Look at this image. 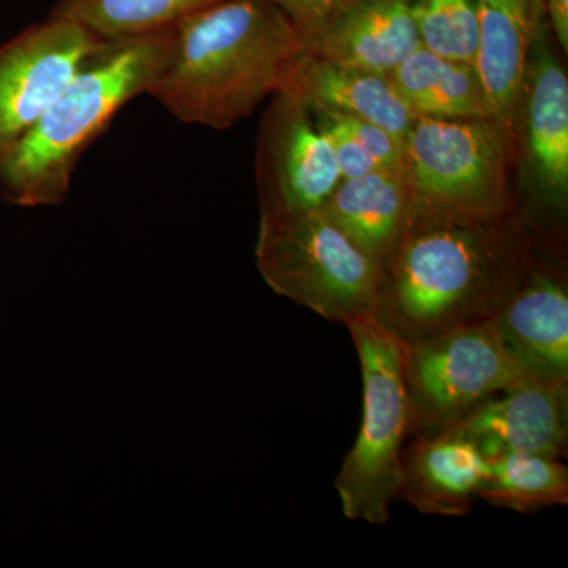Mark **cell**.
I'll return each instance as SVG.
<instances>
[{
    "label": "cell",
    "mask_w": 568,
    "mask_h": 568,
    "mask_svg": "<svg viewBox=\"0 0 568 568\" xmlns=\"http://www.w3.org/2000/svg\"><path fill=\"white\" fill-rule=\"evenodd\" d=\"M338 115L339 121L349 130L355 140L364 145L365 151L375 159L379 168L405 170V142L373 123L357 121V119L346 118V115Z\"/></svg>",
    "instance_id": "cell-23"
},
{
    "label": "cell",
    "mask_w": 568,
    "mask_h": 568,
    "mask_svg": "<svg viewBox=\"0 0 568 568\" xmlns=\"http://www.w3.org/2000/svg\"><path fill=\"white\" fill-rule=\"evenodd\" d=\"M216 2L222 0H61L52 14L80 22L110 41L168 31Z\"/></svg>",
    "instance_id": "cell-20"
},
{
    "label": "cell",
    "mask_w": 568,
    "mask_h": 568,
    "mask_svg": "<svg viewBox=\"0 0 568 568\" xmlns=\"http://www.w3.org/2000/svg\"><path fill=\"white\" fill-rule=\"evenodd\" d=\"M256 265L276 294L325 320L375 313L383 265L324 211L261 213Z\"/></svg>",
    "instance_id": "cell-5"
},
{
    "label": "cell",
    "mask_w": 568,
    "mask_h": 568,
    "mask_svg": "<svg viewBox=\"0 0 568 568\" xmlns=\"http://www.w3.org/2000/svg\"><path fill=\"white\" fill-rule=\"evenodd\" d=\"M171 40L173 29L104 40L31 129L0 155V200L20 207L62 204L82 153L126 103L149 92Z\"/></svg>",
    "instance_id": "cell-3"
},
{
    "label": "cell",
    "mask_w": 568,
    "mask_h": 568,
    "mask_svg": "<svg viewBox=\"0 0 568 568\" xmlns=\"http://www.w3.org/2000/svg\"><path fill=\"white\" fill-rule=\"evenodd\" d=\"M346 325L362 366L364 417L335 488L346 518L381 526L398 497L405 440L414 425L405 343L373 316Z\"/></svg>",
    "instance_id": "cell-6"
},
{
    "label": "cell",
    "mask_w": 568,
    "mask_h": 568,
    "mask_svg": "<svg viewBox=\"0 0 568 568\" xmlns=\"http://www.w3.org/2000/svg\"><path fill=\"white\" fill-rule=\"evenodd\" d=\"M405 377L414 425L443 432L518 381L488 320L457 325L405 345Z\"/></svg>",
    "instance_id": "cell-7"
},
{
    "label": "cell",
    "mask_w": 568,
    "mask_h": 568,
    "mask_svg": "<svg viewBox=\"0 0 568 568\" xmlns=\"http://www.w3.org/2000/svg\"><path fill=\"white\" fill-rule=\"evenodd\" d=\"M268 100L256 145L261 213L323 211L342 182L331 142L298 93Z\"/></svg>",
    "instance_id": "cell-8"
},
{
    "label": "cell",
    "mask_w": 568,
    "mask_h": 568,
    "mask_svg": "<svg viewBox=\"0 0 568 568\" xmlns=\"http://www.w3.org/2000/svg\"><path fill=\"white\" fill-rule=\"evenodd\" d=\"M323 211L383 265L413 216V192L406 171L377 168L361 178L342 179Z\"/></svg>",
    "instance_id": "cell-17"
},
{
    "label": "cell",
    "mask_w": 568,
    "mask_h": 568,
    "mask_svg": "<svg viewBox=\"0 0 568 568\" xmlns=\"http://www.w3.org/2000/svg\"><path fill=\"white\" fill-rule=\"evenodd\" d=\"M547 21L544 0H478L477 73L493 119L515 142L526 67Z\"/></svg>",
    "instance_id": "cell-13"
},
{
    "label": "cell",
    "mask_w": 568,
    "mask_h": 568,
    "mask_svg": "<svg viewBox=\"0 0 568 568\" xmlns=\"http://www.w3.org/2000/svg\"><path fill=\"white\" fill-rule=\"evenodd\" d=\"M545 13L560 51L568 52V0H544Z\"/></svg>",
    "instance_id": "cell-25"
},
{
    "label": "cell",
    "mask_w": 568,
    "mask_h": 568,
    "mask_svg": "<svg viewBox=\"0 0 568 568\" xmlns=\"http://www.w3.org/2000/svg\"><path fill=\"white\" fill-rule=\"evenodd\" d=\"M268 2L275 3L290 17L304 40L358 0H268Z\"/></svg>",
    "instance_id": "cell-24"
},
{
    "label": "cell",
    "mask_w": 568,
    "mask_h": 568,
    "mask_svg": "<svg viewBox=\"0 0 568 568\" xmlns=\"http://www.w3.org/2000/svg\"><path fill=\"white\" fill-rule=\"evenodd\" d=\"M506 222L413 211L383 264L373 317L405 345L487 320L525 268Z\"/></svg>",
    "instance_id": "cell-2"
},
{
    "label": "cell",
    "mask_w": 568,
    "mask_h": 568,
    "mask_svg": "<svg viewBox=\"0 0 568 568\" xmlns=\"http://www.w3.org/2000/svg\"><path fill=\"white\" fill-rule=\"evenodd\" d=\"M567 384L521 379L443 432L465 437L487 459L537 454L560 458L568 436Z\"/></svg>",
    "instance_id": "cell-12"
},
{
    "label": "cell",
    "mask_w": 568,
    "mask_h": 568,
    "mask_svg": "<svg viewBox=\"0 0 568 568\" xmlns=\"http://www.w3.org/2000/svg\"><path fill=\"white\" fill-rule=\"evenodd\" d=\"M301 33L268 0H222L173 28L170 55L148 95L178 121L231 129L290 84Z\"/></svg>",
    "instance_id": "cell-1"
},
{
    "label": "cell",
    "mask_w": 568,
    "mask_h": 568,
    "mask_svg": "<svg viewBox=\"0 0 568 568\" xmlns=\"http://www.w3.org/2000/svg\"><path fill=\"white\" fill-rule=\"evenodd\" d=\"M102 39L52 14L0 44V155L37 122Z\"/></svg>",
    "instance_id": "cell-9"
},
{
    "label": "cell",
    "mask_w": 568,
    "mask_h": 568,
    "mask_svg": "<svg viewBox=\"0 0 568 568\" xmlns=\"http://www.w3.org/2000/svg\"><path fill=\"white\" fill-rule=\"evenodd\" d=\"M548 21L530 50L517 114L534 192L548 212L566 216L568 201V80Z\"/></svg>",
    "instance_id": "cell-10"
},
{
    "label": "cell",
    "mask_w": 568,
    "mask_h": 568,
    "mask_svg": "<svg viewBox=\"0 0 568 568\" xmlns=\"http://www.w3.org/2000/svg\"><path fill=\"white\" fill-rule=\"evenodd\" d=\"M286 89L298 93L308 106L373 123L402 142L417 119L388 74L343 65L306 51L295 63Z\"/></svg>",
    "instance_id": "cell-16"
},
{
    "label": "cell",
    "mask_w": 568,
    "mask_h": 568,
    "mask_svg": "<svg viewBox=\"0 0 568 568\" xmlns=\"http://www.w3.org/2000/svg\"><path fill=\"white\" fill-rule=\"evenodd\" d=\"M478 497L518 514L566 506L568 469L559 458L545 455L521 452L500 455L489 459L487 480Z\"/></svg>",
    "instance_id": "cell-19"
},
{
    "label": "cell",
    "mask_w": 568,
    "mask_h": 568,
    "mask_svg": "<svg viewBox=\"0 0 568 568\" xmlns=\"http://www.w3.org/2000/svg\"><path fill=\"white\" fill-rule=\"evenodd\" d=\"M515 145L491 118H417L405 141L414 211L469 222L507 220Z\"/></svg>",
    "instance_id": "cell-4"
},
{
    "label": "cell",
    "mask_w": 568,
    "mask_h": 568,
    "mask_svg": "<svg viewBox=\"0 0 568 568\" xmlns=\"http://www.w3.org/2000/svg\"><path fill=\"white\" fill-rule=\"evenodd\" d=\"M487 320L519 375L568 384V293L558 275L523 268Z\"/></svg>",
    "instance_id": "cell-11"
},
{
    "label": "cell",
    "mask_w": 568,
    "mask_h": 568,
    "mask_svg": "<svg viewBox=\"0 0 568 568\" xmlns=\"http://www.w3.org/2000/svg\"><path fill=\"white\" fill-rule=\"evenodd\" d=\"M310 110L315 115L317 125L321 126L328 142H331L332 152H334L336 166H338L342 179L361 178V175L372 173V171L379 168L375 159L365 151L364 145L355 140L349 130L343 125L338 115L312 106H310Z\"/></svg>",
    "instance_id": "cell-22"
},
{
    "label": "cell",
    "mask_w": 568,
    "mask_h": 568,
    "mask_svg": "<svg viewBox=\"0 0 568 568\" xmlns=\"http://www.w3.org/2000/svg\"><path fill=\"white\" fill-rule=\"evenodd\" d=\"M302 43L317 58L383 74L422 47L413 0H358Z\"/></svg>",
    "instance_id": "cell-14"
},
{
    "label": "cell",
    "mask_w": 568,
    "mask_h": 568,
    "mask_svg": "<svg viewBox=\"0 0 568 568\" xmlns=\"http://www.w3.org/2000/svg\"><path fill=\"white\" fill-rule=\"evenodd\" d=\"M489 459L473 443L437 432L405 448L398 496L420 514L463 517L487 480Z\"/></svg>",
    "instance_id": "cell-15"
},
{
    "label": "cell",
    "mask_w": 568,
    "mask_h": 568,
    "mask_svg": "<svg viewBox=\"0 0 568 568\" xmlns=\"http://www.w3.org/2000/svg\"><path fill=\"white\" fill-rule=\"evenodd\" d=\"M413 17L422 47L476 65L478 0H413Z\"/></svg>",
    "instance_id": "cell-21"
},
{
    "label": "cell",
    "mask_w": 568,
    "mask_h": 568,
    "mask_svg": "<svg viewBox=\"0 0 568 568\" xmlns=\"http://www.w3.org/2000/svg\"><path fill=\"white\" fill-rule=\"evenodd\" d=\"M388 78L417 118L493 119L474 63L418 47Z\"/></svg>",
    "instance_id": "cell-18"
}]
</instances>
